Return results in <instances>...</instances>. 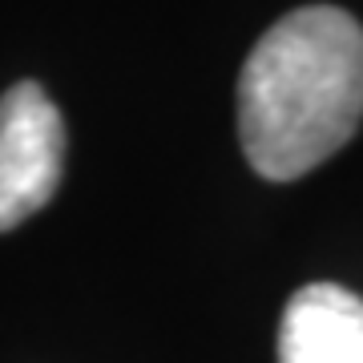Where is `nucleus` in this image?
<instances>
[{"label": "nucleus", "instance_id": "1", "mask_svg": "<svg viewBox=\"0 0 363 363\" xmlns=\"http://www.w3.org/2000/svg\"><path fill=\"white\" fill-rule=\"evenodd\" d=\"M363 117V25L335 4L286 13L238 77V138L262 178L291 182L343 150Z\"/></svg>", "mask_w": 363, "mask_h": 363}, {"label": "nucleus", "instance_id": "2", "mask_svg": "<svg viewBox=\"0 0 363 363\" xmlns=\"http://www.w3.org/2000/svg\"><path fill=\"white\" fill-rule=\"evenodd\" d=\"M65 121L37 81H16L0 97V230L37 214L61 186Z\"/></svg>", "mask_w": 363, "mask_h": 363}, {"label": "nucleus", "instance_id": "3", "mask_svg": "<svg viewBox=\"0 0 363 363\" xmlns=\"http://www.w3.org/2000/svg\"><path fill=\"white\" fill-rule=\"evenodd\" d=\"M279 363H363V298L335 283L295 291L279 327Z\"/></svg>", "mask_w": 363, "mask_h": 363}]
</instances>
